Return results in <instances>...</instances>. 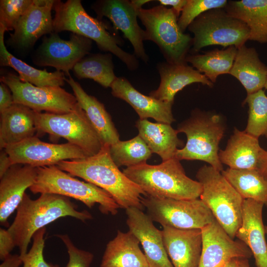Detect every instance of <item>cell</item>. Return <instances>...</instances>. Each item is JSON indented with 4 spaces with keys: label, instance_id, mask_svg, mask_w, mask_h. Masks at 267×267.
Returning a JSON list of instances; mask_svg holds the SVG:
<instances>
[{
    "label": "cell",
    "instance_id": "b9f144b4",
    "mask_svg": "<svg viewBox=\"0 0 267 267\" xmlns=\"http://www.w3.org/2000/svg\"><path fill=\"white\" fill-rule=\"evenodd\" d=\"M14 104L11 91L4 83L0 84V113H2Z\"/></svg>",
    "mask_w": 267,
    "mask_h": 267
},
{
    "label": "cell",
    "instance_id": "7c38bea8",
    "mask_svg": "<svg viewBox=\"0 0 267 267\" xmlns=\"http://www.w3.org/2000/svg\"><path fill=\"white\" fill-rule=\"evenodd\" d=\"M0 80L11 91L14 103L23 105L35 111L62 114L81 107L75 95L61 87H37L21 81L12 73L1 74Z\"/></svg>",
    "mask_w": 267,
    "mask_h": 267
},
{
    "label": "cell",
    "instance_id": "603a6c76",
    "mask_svg": "<svg viewBox=\"0 0 267 267\" xmlns=\"http://www.w3.org/2000/svg\"><path fill=\"white\" fill-rule=\"evenodd\" d=\"M157 68L160 76V83L156 89L149 93V96L163 102L173 104L176 93L193 83H201L210 88L214 86L204 74L187 63L160 62Z\"/></svg>",
    "mask_w": 267,
    "mask_h": 267
},
{
    "label": "cell",
    "instance_id": "d590c367",
    "mask_svg": "<svg viewBox=\"0 0 267 267\" xmlns=\"http://www.w3.org/2000/svg\"><path fill=\"white\" fill-rule=\"evenodd\" d=\"M249 107L248 119L246 133L259 138L267 137V96L261 89L248 94L243 101Z\"/></svg>",
    "mask_w": 267,
    "mask_h": 267
},
{
    "label": "cell",
    "instance_id": "7dc6e473",
    "mask_svg": "<svg viewBox=\"0 0 267 267\" xmlns=\"http://www.w3.org/2000/svg\"><path fill=\"white\" fill-rule=\"evenodd\" d=\"M150 0H131L132 4L134 7L137 10L142 8V6L144 4L152 1Z\"/></svg>",
    "mask_w": 267,
    "mask_h": 267
},
{
    "label": "cell",
    "instance_id": "8fae6325",
    "mask_svg": "<svg viewBox=\"0 0 267 267\" xmlns=\"http://www.w3.org/2000/svg\"><path fill=\"white\" fill-rule=\"evenodd\" d=\"M141 203L152 220L163 227L202 229L216 219L200 199L179 200L147 195L142 198Z\"/></svg>",
    "mask_w": 267,
    "mask_h": 267
},
{
    "label": "cell",
    "instance_id": "f1b7e54d",
    "mask_svg": "<svg viewBox=\"0 0 267 267\" xmlns=\"http://www.w3.org/2000/svg\"><path fill=\"white\" fill-rule=\"evenodd\" d=\"M135 126L138 135L149 147L152 153L158 154L162 162L175 158L178 147L182 145L178 137L177 130L170 124L152 123L147 119H139Z\"/></svg>",
    "mask_w": 267,
    "mask_h": 267
},
{
    "label": "cell",
    "instance_id": "2e32d148",
    "mask_svg": "<svg viewBox=\"0 0 267 267\" xmlns=\"http://www.w3.org/2000/svg\"><path fill=\"white\" fill-rule=\"evenodd\" d=\"M201 231L202 248L198 267H223L234 259H248L253 256L249 247L231 238L216 219Z\"/></svg>",
    "mask_w": 267,
    "mask_h": 267
},
{
    "label": "cell",
    "instance_id": "9a60e30c",
    "mask_svg": "<svg viewBox=\"0 0 267 267\" xmlns=\"http://www.w3.org/2000/svg\"><path fill=\"white\" fill-rule=\"evenodd\" d=\"M97 18L102 20L105 17L113 23V27L120 30L124 36L131 43L134 54L147 63L149 57L145 52L143 42L145 41V31L139 25L137 10L131 1L128 0H100L91 6Z\"/></svg>",
    "mask_w": 267,
    "mask_h": 267
},
{
    "label": "cell",
    "instance_id": "ab89813d",
    "mask_svg": "<svg viewBox=\"0 0 267 267\" xmlns=\"http://www.w3.org/2000/svg\"><path fill=\"white\" fill-rule=\"evenodd\" d=\"M65 245L69 261L65 267H89L94 258L90 252L78 248L67 234H56Z\"/></svg>",
    "mask_w": 267,
    "mask_h": 267
},
{
    "label": "cell",
    "instance_id": "8d00e7d4",
    "mask_svg": "<svg viewBox=\"0 0 267 267\" xmlns=\"http://www.w3.org/2000/svg\"><path fill=\"white\" fill-rule=\"evenodd\" d=\"M227 2L226 0H187L178 19V26L184 32L202 13L213 8H224Z\"/></svg>",
    "mask_w": 267,
    "mask_h": 267
},
{
    "label": "cell",
    "instance_id": "83f0119b",
    "mask_svg": "<svg viewBox=\"0 0 267 267\" xmlns=\"http://www.w3.org/2000/svg\"><path fill=\"white\" fill-rule=\"evenodd\" d=\"M229 74L240 82L248 95L264 88L267 66L260 59L255 48L248 47L244 44L237 48Z\"/></svg>",
    "mask_w": 267,
    "mask_h": 267
},
{
    "label": "cell",
    "instance_id": "9c48e42d",
    "mask_svg": "<svg viewBox=\"0 0 267 267\" xmlns=\"http://www.w3.org/2000/svg\"><path fill=\"white\" fill-rule=\"evenodd\" d=\"M194 35V53L210 45H231L237 48L249 40L250 29L242 21L228 14L224 8L210 9L198 16L188 27Z\"/></svg>",
    "mask_w": 267,
    "mask_h": 267
},
{
    "label": "cell",
    "instance_id": "e0dca14e",
    "mask_svg": "<svg viewBox=\"0 0 267 267\" xmlns=\"http://www.w3.org/2000/svg\"><path fill=\"white\" fill-rule=\"evenodd\" d=\"M54 0H34L10 34L7 44L16 49H30L43 35L53 32L51 10Z\"/></svg>",
    "mask_w": 267,
    "mask_h": 267
},
{
    "label": "cell",
    "instance_id": "f907efd6",
    "mask_svg": "<svg viewBox=\"0 0 267 267\" xmlns=\"http://www.w3.org/2000/svg\"><path fill=\"white\" fill-rule=\"evenodd\" d=\"M265 233L267 236V225L265 226Z\"/></svg>",
    "mask_w": 267,
    "mask_h": 267
},
{
    "label": "cell",
    "instance_id": "ba28073f",
    "mask_svg": "<svg viewBox=\"0 0 267 267\" xmlns=\"http://www.w3.org/2000/svg\"><path fill=\"white\" fill-rule=\"evenodd\" d=\"M137 17L145 28V41H151L159 47L167 62L187 63L186 58L193 38L178 26V17L172 8L160 5L137 10Z\"/></svg>",
    "mask_w": 267,
    "mask_h": 267
},
{
    "label": "cell",
    "instance_id": "ee69618b",
    "mask_svg": "<svg viewBox=\"0 0 267 267\" xmlns=\"http://www.w3.org/2000/svg\"><path fill=\"white\" fill-rule=\"evenodd\" d=\"M22 263L20 255L10 254L2 261L0 267H19Z\"/></svg>",
    "mask_w": 267,
    "mask_h": 267
},
{
    "label": "cell",
    "instance_id": "74e56055",
    "mask_svg": "<svg viewBox=\"0 0 267 267\" xmlns=\"http://www.w3.org/2000/svg\"><path fill=\"white\" fill-rule=\"evenodd\" d=\"M34 0H0V26L6 31L14 30L20 17Z\"/></svg>",
    "mask_w": 267,
    "mask_h": 267
},
{
    "label": "cell",
    "instance_id": "3957f363",
    "mask_svg": "<svg viewBox=\"0 0 267 267\" xmlns=\"http://www.w3.org/2000/svg\"><path fill=\"white\" fill-rule=\"evenodd\" d=\"M53 9V32L68 31L93 41L102 51L109 52L119 58L128 69L136 70L139 62L134 54L123 50V40L113 27L102 20L91 17L84 8L80 0L54 1Z\"/></svg>",
    "mask_w": 267,
    "mask_h": 267
},
{
    "label": "cell",
    "instance_id": "484cf974",
    "mask_svg": "<svg viewBox=\"0 0 267 267\" xmlns=\"http://www.w3.org/2000/svg\"><path fill=\"white\" fill-rule=\"evenodd\" d=\"M35 113L30 108L17 103L0 113L1 150L35 136L37 132Z\"/></svg>",
    "mask_w": 267,
    "mask_h": 267
},
{
    "label": "cell",
    "instance_id": "d6a6232c",
    "mask_svg": "<svg viewBox=\"0 0 267 267\" xmlns=\"http://www.w3.org/2000/svg\"><path fill=\"white\" fill-rule=\"evenodd\" d=\"M221 173L244 199L267 206V180L258 170L228 168Z\"/></svg>",
    "mask_w": 267,
    "mask_h": 267
},
{
    "label": "cell",
    "instance_id": "836d02e7",
    "mask_svg": "<svg viewBox=\"0 0 267 267\" xmlns=\"http://www.w3.org/2000/svg\"><path fill=\"white\" fill-rule=\"evenodd\" d=\"M72 71L78 79H92L104 88L111 87L117 78L111 53L89 54L75 64Z\"/></svg>",
    "mask_w": 267,
    "mask_h": 267
},
{
    "label": "cell",
    "instance_id": "5b68a950",
    "mask_svg": "<svg viewBox=\"0 0 267 267\" xmlns=\"http://www.w3.org/2000/svg\"><path fill=\"white\" fill-rule=\"evenodd\" d=\"M222 121L219 114L194 110L177 129L178 133L185 134L187 141L183 148L177 150L175 157L179 161H203L222 172L223 170L219 146L225 130Z\"/></svg>",
    "mask_w": 267,
    "mask_h": 267
},
{
    "label": "cell",
    "instance_id": "277c9868",
    "mask_svg": "<svg viewBox=\"0 0 267 267\" xmlns=\"http://www.w3.org/2000/svg\"><path fill=\"white\" fill-rule=\"evenodd\" d=\"M123 172L147 196L179 200L197 199L201 184L187 177L179 160L173 158L158 165L144 163L126 168Z\"/></svg>",
    "mask_w": 267,
    "mask_h": 267
},
{
    "label": "cell",
    "instance_id": "1f68e13d",
    "mask_svg": "<svg viewBox=\"0 0 267 267\" xmlns=\"http://www.w3.org/2000/svg\"><path fill=\"white\" fill-rule=\"evenodd\" d=\"M237 51V48L231 45L224 49L216 48L203 54L193 53L187 56L186 62L214 84L219 76L229 73Z\"/></svg>",
    "mask_w": 267,
    "mask_h": 267
},
{
    "label": "cell",
    "instance_id": "681fc988",
    "mask_svg": "<svg viewBox=\"0 0 267 267\" xmlns=\"http://www.w3.org/2000/svg\"><path fill=\"white\" fill-rule=\"evenodd\" d=\"M240 263L241 267H250L248 259H240Z\"/></svg>",
    "mask_w": 267,
    "mask_h": 267
},
{
    "label": "cell",
    "instance_id": "cb8c5ba5",
    "mask_svg": "<svg viewBox=\"0 0 267 267\" xmlns=\"http://www.w3.org/2000/svg\"><path fill=\"white\" fill-rule=\"evenodd\" d=\"M265 151L258 138L235 129L225 149L220 150L219 156L222 163L229 168L258 171Z\"/></svg>",
    "mask_w": 267,
    "mask_h": 267
},
{
    "label": "cell",
    "instance_id": "52a82bcc",
    "mask_svg": "<svg viewBox=\"0 0 267 267\" xmlns=\"http://www.w3.org/2000/svg\"><path fill=\"white\" fill-rule=\"evenodd\" d=\"M196 177L202 186L200 199L234 239L242 223L244 199L222 173L211 166L200 168Z\"/></svg>",
    "mask_w": 267,
    "mask_h": 267
},
{
    "label": "cell",
    "instance_id": "c3c4849f",
    "mask_svg": "<svg viewBox=\"0 0 267 267\" xmlns=\"http://www.w3.org/2000/svg\"><path fill=\"white\" fill-rule=\"evenodd\" d=\"M240 259H234L229 261L223 267H241Z\"/></svg>",
    "mask_w": 267,
    "mask_h": 267
},
{
    "label": "cell",
    "instance_id": "d6986e66",
    "mask_svg": "<svg viewBox=\"0 0 267 267\" xmlns=\"http://www.w3.org/2000/svg\"><path fill=\"white\" fill-rule=\"evenodd\" d=\"M38 168L26 164L11 166L0 177V222L8 226V219L21 202L25 191L34 183Z\"/></svg>",
    "mask_w": 267,
    "mask_h": 267
},
{
    "label": "cell",
    "instance_id": "30bf717a",
    "mask_svg": "<svg viewBox=\"0 0 267 267\" xmlns=\"http://www.w3.org/2000/svg\"><path fill=\"white\" fill-rule=\"evenodd\" d=\"M35 123L38 134L64 138L88 157L97 154L103 145L81 107L62 114L36 111Z\"/></svg>",
    "mask_w": 267,
    "mask_h": 267
},
{
    "label": "cell",
    "instance_id": "6da1fadb",
    "mask_svg": "<svg viewBox=\"0 0 267 267\" xmlns=\"http://www.w3.org/2000/svg\"><path fill=\"white\" fill-rule=\"evenodd\" d=\"M110 146L103 145L96 154L82 159L67 160L56 165L72 176L78 177L107 192L120 208L135 207L141 210L142 188L121 172L112 160Z\"/></svg>",
    "mask_w": 267,
    "mask_h": 267
},
{
    "label": "cell",
    "instance_id": "bcb514c9",
    "mask_svg": "<svg viewBox=\"0 0 267 267\" xmlns=\"http://www.w3.org/2000/svg\"><path fill=\"white\" fill-rule=\"evenodd\" d=\"M258 171L267 180V151L265 150Z\"/></svg>",
    "mask_w": 267,
    "mask_h": 267
},
{
    "label": "cell",
    "instance_id": "7a4b0ae2",
    "mask_svg": "<svg viewBox=\"0 0 267 267\" xmlns=\"http://www.w3.org/2000/svg\"><path fill=\"white\" fill-rule=\"evenodd\" d=\"M16 215L7 230L20 256L27 253V249L35 233L56 220L71 217L83 222L92 219L87 210L78 211L77 205L69 198L62 195L42 193L35 200L26 193L16 209Z\"/></svg>",
    "mask_w": 267,
    "mask_h": 267
},
{
    "label": "cell",
    "instance_id": "ac0fdd59",
    "mask_svg": "<svg viewBox=\"0 0 267 267\" xmlns=\"http://www.w3.org/2000/svg\"><path fill=\"white\" fill-rule=\"evenodd\" d=\"M126 213L129 231L141 243L149 267H174L165 248L162 231L150 217L135 207L126 209Z\"/></svg>",
    "mask_w": 267,
    "mask_h": 267
},
{
    "label": "cell",
    "instance_id": "4dcf8cb0",
    "mask_svg": "<svg viewBox=\"0 0 267 267\" xmlns=\"http://www.w3.org/2000/svg\"><path fill=\"white\" fill-rule=\"evenodd\" d=\"M5 30L0 26V64L9 66L16 71L19 79L37 87L58 86L64 85L65 74L56 70L48 72L45 69L39 70L16 58L7 50L4 42Z\"/></svg>",
    "mask_w": 267,
    "mask_h": 267
},
{
    "label": "cell",
    "instance_id": "ffe728a7",
    "mask_svg": "<svg viewBox=\"0 0 267 267\" xmlns=\"http://www.w3.org/2000/svg\"><path fill=\"white\" fill-rule=\"evenodd\" d=\"M165 249L174 267H198L202 248L201 229L163 226Z\"/></svg>",
    "mask_w": 267,
    "mask_h": 267
},
{
    "label": "cell",
    "instance_id": "4fadbf2b",
    "mask_svg": "<svg viewBox=\"0 0 267 267\" xmlns=\"http://www.w3.org/2000/svg\"><path fill=\"white\" fill-rule=\"evenodd\" d=\"M92 40L72 33L69 40L60 38L52 32L44 37L33 56V63L39 66H51L69 76L75 64L89 54Z\"/></svg>",
    "mask_w": 267,
    "mask_h": 267
},
{
    "label": "cell",
    "instance_id": "f35d334b",
    "mask_svg": "<svg viewBox=\"0 0 267 267\" xmlns=\"http://www.w3.org/2000/svg\"><path fill=\"white\" fill-rule=\"evenodd\" d=\"M45 227L37 231L34 234L32 247L28 252L21 256L23 267H59L57 264L47 262L44 259V235Z\"/></svg>",
    "mask_w": 267,
    "mask_h": 267
},
{
    "label": "cell",
    "instance_id": "f6af8a7d",
    "mask_svg": "<svg viewBox=\"0 0 267 267\" xmlns=\"http://www.w3.org/2000/svg\"><path fill=\"white\" fill-rule=\"evenodd\" d=\"M13 165L9 156L4 149L0 154V178Z\"/></svg>",
    "mask_w": 267,
    "mask_h": 267
},
{
    "label": "cell",
    "instance_id": "7402d4cb",
    "mask_svg": "<svg viewBox=\"0 0 267 267\" xmlns=\"http://www.w3.org/2000/svg\"><path fill=\"white\" fill-rule=\"evenodd\" d=\"M264 206L252 199H244L242 223L235 236L250 249L257 267H267V242L262 217Z\"/></svg>",
    "mask_w": 267,
    "mask_h": 267
},
{
    "label": "cell",
    "instance_id": "4316f807",
    "mask_svg": "<svg viewBox=\"0 0 267 267\" xmlns=\"http://www.w3.org/2000/svg\"><path fill=\"white\" fill-rule=\"evenodd\" d=\"M139 241L130 231H117L107 244L100 267H149Z\"/></svg>",
    "mask_w": 267,
    "mask_h": 267
},
{
    "label": "cell",
    "instance_id": "60d3db41",
    "mask_svg": "<svg viewBox=\"0 0 267 267\" xmlns=\"http://www.w3.org/2000/svg\"><path fill=\"white\" fill-rule=\"evenodd\" d=\"M16 246L14 240L7 229H0V259L2 261L10 254Z\"/></svg>",
    "mask_w": 267,
    "mask_h": 267
},
{
    "label": "cell",
    "instance_id": "5bb4252c",
    "mask_svg": "<svg viewBox=\"0 0 267 267\" xmlns=\"http://www.w3.org/2000/svg\"><path fill=\"white\" fill-rule=\"evenodd\" d=\"M3 149L13 165L26 164L36 168L57 165L62 161L88 157L80 147L69 142L47 143L35 135Z\"/></svg>",
    "mask_w": 267,
    "mask_h": 267
},
{
    "label": "cell",
    "instance_id": "44dd1931",
    "mask_svg": "<svg viewBox=\"0 0 267 267\" xmlns=\"http://www.w3.org/2000/svg\"><path fill=\"white\" fill-rule=\"evenodd\" d=\"M110 88L113 96L129 103L138 114L139 119L150 118L157 122L170 125L175 122L172 109L173 104L143 94L125 77H117Z\"/></svg>",
    "mask_w": 267,
    "mask_h": 267
},
{
    "label": "cell",
    "instance_id": "8992f818",
    "mask_svg": "<svg viewBox=\"0 0 267 267\" xmlns=\"http://www.w3.org/2000/svg\"><path fill=\"white\" fill-rule=\"evenodd\" d=\"M29 189L34 194L51 193L72 198L89 208L98 204L103 214L115 215L120 208L107 192L74 178L56 165L38 167L36 179Z\"/></svg>",
    "mask_w": 267,
    "mask_h": 267
},
{
    "label": "cell",
    "instance_id": "f546056e",
    "mask_svg": "<svg viewBox=\"0 0 267 267\" xmlns=\"http://www.w3.org/2000/svg\"><path fill=\"white\" fill-rule=\"evenodd\" d=\"M224 9L228 15L247 25L249 40L267 43V0H229Z\"/></svg>",
    "mask_w": 267,
    "mask_h": 267
},
{
    "label": "cell",
    "instance_id": "7bdbcfd3",
    "mask_svg": "<svg viewBox=\"0 0 267 267\" xmlns=\"http://www.w3.org/2000/svg\"><path fill=\"white\" fill-rule=\"evenodd\" d=\"M158 1L162 5L171 6L178 18L180 12L187 2V0H158Z\"/></svg>",
    "mask_w": 267,
    "mask_h": 267
},
{
    "label": "cell",
    "instance_id": "e575fe53",
    "mask_svg": "<svg viewBox=\"0 0 267 267\" xmlns=\"http://www.w3.org/2000/svg\"><path fill=\"white\" fill-rule=\"evenodd\" d=\"M109 150L112 160L119 168H128L146 163L152 154L139 135L128 140H119L110 145Z\"/></svg>",
    "mask_w": 267,
    "mask_h": 267
},
{
    "label": "cell",
    "instance_id": "816d5d0a",
    "mask_svg": "<svg viewBox=\"0 0 267 267\" xmlns=\"http://www.w3.org/2000/svg\"><path fill=\"white\" fill-rule=\"evenodd\" d=\"M264 88L267 90V80H266V83H265Z\"/></svg>",
    "mask_w": 267,
    "mask_h": 267
},
{
    "label": "cell",
    "instance_id": "d4e9b609",
    "mask_svg": "<svg viewBox=\"0 0 267 267\" xmlns=\"http://www.w3.org/2000/svg\"><path fill=\"white\" fill-rule=\"evenodd\" d=\"M68 77L65 81L71 87L78 103L103 145L110 146L120 140L119 133L104 104L94 96L88 94L71 75Z\"/></svg>",
    "mask_w": 267,
    "mask_h": 267
}]
</instances>
